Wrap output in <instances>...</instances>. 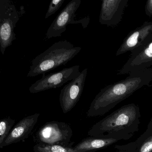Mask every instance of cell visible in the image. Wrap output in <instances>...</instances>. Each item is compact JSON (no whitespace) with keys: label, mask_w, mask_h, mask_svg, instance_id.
Listing matches in <instances>:
<instances>
[{"label":"cell","mask_w":152,"mask_h":152,"mask_svg":"<svg viewBox=\"0 0 152 152\" xmlns=\"http://www.w3.org/2000/svg\"><path fill=\"white\" fill-rule=\"evenodd\" d=\"M115 148L128 152H152V119L147 129L136 141L127 144L115 145Z\"/></svg>","instance_id":"obj_11"},{"label":"cell","mask_w":152,"mask_h":152,"mask_svg":"<svg viewBox=\"0 0 152 152\" xmlns=\"http://www.w3.org/2000/svg\"><path fill=\"white\" fill-rule=\"evenodd\" d=\"M118 152H128L126 151H118Z\"/></svg>","instance_id":"obj_18"},{"label":"cell","mask_w":152,"mask_h":152,"mask_svg":"<svg viewBox=\"0 0 152 152\" xmlns=\"http://www.w3.org/2000/svg\"><path fill=\"white\" fill-rule=\"evenodd\" d=\"M81 4V0H72L60 12L51 24L46 33L47 39L54 37H61L65 32L66 26L69 24H82L84 29L86 28L90 20L89 16L78 20H75L77 10Z\"/></svg>","instance_id":"obj_5"},{"label":"cell","mask_w":152,"mask_h":152,"mask_svg":"<svg viewBox=\"0 0 152 152\" xmlns=\"http://www.w3.org/2000/svg\"><path fill=\"white\" fill-rule=\"evenodd\" d=\"M138 59V61H139V62H138L137 65H138V64L141 65V64H143L145 62V64L147 65V63H148V62H149V64H150V62H152V42H151V43L148 45V46L146 47V48L144 50H142V53H141L138 54V57L135 58H130L129 60L126 63V64H130V63H133V62H134L137 60ZM137 62H136L134 64H135ZM126 69H121L120 70H124Z\"/></svg>","instance_id":"obj_15"},{"label":"cell","mask_w":152,"mask_h":152,"mask_svg":"<svg viewBox=\"0 0 152 152\" xmlns=\"http://www.w3.org/2000/svg\"><path fill=\"white\" fill-rule=\"evenodd\" d=\"M142 86L133 83V78L131 77L106 86L92 101L87 112V117H92L104 115Z\"/></svg>","instance_id":"obj_2"},{"label":"cell","mask_w":152,"mask_h":152,"mask_svg":"<svg viewBox=\"0 0 152 152\" xmlns=\"http://www.w3.org/2000/svg\"><path fill=\"white\" fill-rule=\"evenodd\" d=\"M118 141L114 138L90 137L82 140L74 148L77 152H94L106 148Z\"/></svg>","instance_id":"obj_12"},{"label":"cell","mask_w":152,"mask_h":152,"mask_svg":"<svg viewBox=\"0 0 152 152\" xmlns=\"http://www.w3.org/2000/svg\"><path fill=\"white\" fill-rule=\"evenodd\" d=\"M65 0H53L49 4L48 10L45 15V18L54 14L63 4Z\"/></svg>","instance_id":"obj_17"},{"label":"cell","mask_w":152,"mask_h":152,"mask_svg":"<svg viewBox=\"0 0 152 152\" xmlns=\"http://www.w3.org/2000/svg\"><path fill=\"white\" fill-rule=\"evenodd\" d=\"M15 123V120L10 117L0 120V149Z\"/></svg>","instance_id":"obj_16"},{"label":"cell","mask_w":152,"mask_h":152,"mask_svg":"<svg viewBox=\"0 0 152 152\" xmlns=\"http://www.w3.org/2000/svg\"><path fill=\"white\" fill-rule=\"evenodd\" d=\"M73 134L69 125L65 122L52 121L45 123L39 129L37 137L39 142L64 146H72Z\"/></svg>","instance_id":"obj_4"},{"label":"cell","mask_w":152,"mask_h":152,"mask_svg":"<svg viewBox=\"0 0 152 152\" xmlns=\"http://www.w3.org/2000/svg\"><path fill=\"white\" fill-rule=\"evenodd\" d=\"M140 109L134 104H127L96 123L88 133L90 137L127 140L139 130Z\"/></svg>","instance_id":"obj_1"},{"label":"cell","mask_w":152,"mask_h":152,"mask_svg":"<svg viewBox=\"0 0 152 152\" xmlns=\"http://www.w3.org/2000/svg\"><path fill=\"white\" fill-rule=\"evenodd\" d=\"M34 152H77L72 146H64L39 142L34 147Z\"/></svg>","instance_id":"obj_14"},{"label":"cell","mask_w":152,"mask_h":152,"mask_svg":"<svg viewBox=\"0 0 152 152\" xmlns=\"http://www.w3.org/2000/svg\"><path fill=\"white\" fill-rule=\"evenodd\" d=\"M67 40L54 43L33 60L27 77L44 75L50 70L66 65L81 51Z\"/></svg>","instance_id":"obj_3"},{"label":"cell","mask_w":152,"mask_h":152,"mask_svg":"<svg viewBox=\"0 0 152 152\" xmlns=\"http://www.w3.org/2000/svg\"><path fill=\"white\" fill-rule=\"evenodd\" d=\"M152 27L151 26H148L143 29H139L138 30L131 33L125 39L123 43L121 46L116 53V55H119L126 52L127 51L133 50L135 46H137L139 42V39L142 40L145 39L146 36L149 34V31L145 32L150 28Z\"/></svg>","instance_id":"obj_13"},{"label":"cell","mask_w":152,"mask_h":152,"mask_svg":"<svg viewBox=\"0 0 152 152\" xmlns=\"http://www.w3.org/2000/svg\"><path fill=\"white\" fill-rule=\"evenodd\" d=\"M40 115V113H36L28 116L16 124L4 140L1 149L28 138L37 123Z\"/></svg>","instance_id":"obj_9"},{"label":"cell","mask_w":152,"mask_h":152,"mask_svg":"<svg viewBox=\"0 0 152 152\" xmlns=\"http://www.w3.org/2000/svg\"><path fill=\"white\" fill-rule=\"evenodd\" d=\"M126 2L124 0L102 1L99 22L108 26L118 24L122 18Z\"/></svg>","instance_id":"obj_8"},{"label":"cell","mask_w":152,"mask_h":152,"mask_svg":"<svg viewBox=\"0 0 152 152\" xmlns=\"http://www.w3.org/2000/svg\"><path fill=\"white\" fill-rule=\"evenodd\" d=\"M88 69L85 68L77 77L66 85L61 91L59 101L65 114L70 112L80 99L87 76Z\"/></svg>","instance_id":"obj_7"},{"label":"cell","mask_w":152,"mask_h":152,"mask_svg":"<svg viewBox=\"0 0 152 152\" xmlns=\"http://www.w3.org/2000/svg\"><path fill=\"white\" fill-rule=\"evenodd\" d=\"M79 65L66 68L57 72L42 75V79L37 81L29 87L31 93H37L45 90L58 88L75 79L80 73Z\"/></svg>","instance_id":"obj_6"},{"label":"cell","mask_w":152,"mask_h":152,"mask_svg":"<svg viewBox=\"0 0 152 152\" xmlns=\"http://www.w3.org/2000/svg\"><path fill=\"white\" fill-rule=\"evenodd\" d=\"M19 19L17 10L0 18V50L3 54L8 46L15 40L14 28Z\"/></svg>","instance_id":"obj_10"}]
</instances>
